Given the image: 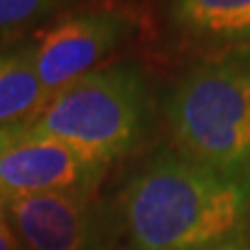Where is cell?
Listing matches in <instances>:
<instances>
[{
	"label": "cell",
	"mask_w": 250,
	"mask_h": 250,
	"mask_svg": "<svg viewBox=\"0 0 250 250\" xmlns=\"http://www.w3.org/2000/svg\"><path fill=\"white\" fill-rule=\"evenodd\" d=\"M250 179H233L156 152L123 190L121 213L136 250H207L240 236Z\"/></svg>",
	"instance_id": "cell-1"
},
{
	"label": "cell",
	"mask_w": 250,
	"mask_h": 250,
	"mask_svg": "<svg viewBox=\"0 0 250 250\" xmlns=\"http://www.w3.org/2000/svg\"><path fill=\"white\" fill-rule=\"evenodd\" d=\"M175 152L233 179H250V44L202 61L165 103Z\"/></svg>",
	"instance_id": "cell-2"
},
{
	"label": "cell",
	"mask_w": 250,
	"mask_h": 250,
	"mask_svg": "<svg viewBox=\"0 0 250 250\" xmlns=\"http://www.w3.org/2000/svg\"><path fill=\"white\" fill-rule=\"evenodd\" d=\"M150 115L142 69L119 62L94 69L62 88L23 129L57 140L85 161L106 167L144 142Z\"/></svg>",
	"instance_id": "cell-3"
},
{
	"label": "cell",
	"mask_w": 250,
	"mask_h": 250,
	"mask_svg": "<svg viewBox=\"0 0 250 250\" xmlns=\"http://www.w3.org/2000/svg\"><path fill=\"white\" fill-rule=\"evenodd\" d=\"M104 171V165L85 161L57 140L19 127L0 152V200L48 192L92 194Z\"/></svg>",
	"instance_id": "cell-4"
},
{
	"label": "cell",
	"mask_w": 250,
	"mask_h": 250,
	"mask_svg": "<svg viewBox=\"0 0 250 250\" xmlns=\"http://www.w3.org/2000/svg\"><path fill=\"white\" fill-rule=\"evenodd\" d=\"M129 19L119 11H83L61 19L38 44L34 65L46 98H52L121 44L129 34Z\"/></svg>",
	"instance_id": "cell-5"
},
{
	"label": "cell",
	"mask_w": 250,
	"mask_h": 250,
	"mask_svg": "<svg viewBox=\"0 0 250 250\" xmlns=\"http://www.w3.org/2000/svg\"><path fill=\"white\" fill-rule=\"evenodd\" d=\"M23 250H94L98 207L85 192H48L2 202Z\"/></svg>",
	"instance_id": "cell-6"
},
{
	"label": "cell",
	"mask_w": 250,
	"mask_h": 250,
	"mask_svg": "<svg viewBox=\"0 0 250 250\" xmlns=\"http://www.w3.org/2000/svg\"><path fill=\"white\" fill-rule=\"evenodd\" d=\"M171 19L202 42L231 48L250 42V0H171Z\"/></svg>",
	"instance_id": "cell-7"
},
{
	"label": "cell",
	"mask_w": 250,
	"mask_h": 250,
	"mask_svg": "<svg viewBox=\"0 0 250 250\" xmlns=\"http://www.w3.org/2000/svg\"><path fill=\"white\" fill-rule=\"evenodd\" d=\"M46 103L34 65V44L0 50V129L25 127Z\"/></svg>",
	"instance_id": "cell-8"
},
{
	"label": "cell",
	"mask_w": 250,
	"mask_h": 250,
	"mask_svg": "<svg viewBox=\"0 0 250 250\" xmlns=\"http://www.w3.org/2000/svg\"><path fill=\"white\" fill-rule=\"evenodd\" d=\"M67 0H0V31H13L50 17Z\"/></svg>",
	"instance_id": "cell-9"
},
{
	"label": "cell",
	"mask_w": 250,
	"mask_h": 250,
	"mask_svg": "<svg viewBox=\"0 0 250 250\" xmlns=\"http://www.w3.org/2000/svg\"><path fill=\"white\" fill-rule=\"evenodd\" d=\"M0 250H23L13 228H11L9 219H6L2 200H0Z\"/></svg>",
	"instance_id": "cell-10"
},
{
	"label": "cell",
	"mask_w": 250,
	"mask_h": 250,
	"mask_svg": "<svg viewBox=\"0 0 250 250\" xmlns=\"http://www.w3.org/2000/svg\"><path fill=\"white\" fill-rule=\"evenodd\" d=\"M207 250H250V244L246 240H242L240 236L231 238V240H225L221 244H217L213 248H207Z\"/></svg>",
	"instance_id": "cell-11"
},
{
	"label": "cell",
	"mask_w": 250,
	"mask_h": 250,
	"mask_svg": "<svg viewBox=\"0 0 250 250\" xmlns=\"http://www.w3.org/2000/svg\"><path fill=\"white\" fill-rule=\"evenodd\" d=\"M11 131H13V129H0V152H2V148L6 146V142H9Z\"/></svg>",
	"instance_id": "cell-12"
}]
</instances>
